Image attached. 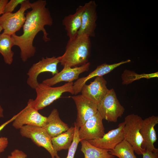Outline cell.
I'll return each mask as SVG.
<instances>
[{
  "mask_svg": "<svg viewBox=\"0 0 158 158\" xmlns=\"http://www.w3.org/2000/svg\"><path fill=\"white\" fill-rule=\"evenodd\" d=\"M47 4L44 0H38L31 3L32 10L26 13L23 34L20 36L16 34L11 35L14 45L18 46L20 49V58L23 62L34 56L36 48L33 45V42L39 32H42L44 41L50 40L44 26H51L53 20L49 8L46 7Z\"/></svg>",
  "mask_w": 158,
  "mask_h": 158,
  "instance_id": "1",
  "label": "cell"
},
{
  "mask_svg": "<svg viewBox=\"0 0 158 158\" xmlns=\"http://www.w3.org/2000/svg\"><path fill=\"white\" fill-rule=\"evenodd\" d=\"M91 48L90 37L86 34L77 35L69 39L64 53L58 56L63 67H74L88 62Z\"/></svg>",
  "mask_w": 158,
  "mask_h": 158,
  "instance_id": "2",
  "label": "cell"
},
{
  "mask_svg": "<svg viewBox=\"0 0 158 158\" xmlns=\"http://www.w3.org/2000/svg\"><path fill=\"white\" fill-rule=\"evenodd\" d=\"M73 82H68L61 86L52 87L42 83L35 89L37 94L32 105L36 110L42 109L59 98L62 94L69 92L74 95Z\"/></svg>",
  "mask_w": 158,
  "mask_h": 158,
  "instance_id": "3",
  "label": "cell"
},
{
  "mask_svg": "<svg viewBox=\"0 0 158 158\" xmlns=\"http://www.w3.org/2000/svg\"><path fill=\"white\" fill-rule=\"evenodd\" d=\"M143 119L137 114H131L124 118V140L132 147L134 152L142 155L145 150L142 148L143 139L140 132Z\"/></svg>",
  "mask_w": 158,
  "mask_h": 158,
  "instance_id": "4",
  "label": "cell"
},
{
  "mask_svg": "<svg viewBox=\"0 0 158 158\" xmlns=\"http://www.w3.org/2000/svg\"><path fill=\"white\" fill-rule=\"evenodd\" d=\"M97 111L103 119L116 122L121 117L125 108L118 100L114 90H109L106 95L97 104Z\"/></svg>",
  "mask_w": 158,
  "mask_h": 158,
  "instance_id": "5",
  "label": "cell"
},
{
  "mask_svg": "<svg viewBox=\"0 0 158 158\" xmlns=\"http://www.w3.org/2000/svg\"><path fill=\"white\" fill-rule=\"evenodd\" d=\"M30 8L31 3L28 0H25L16 12L4 13L1 15L0 26L4 30L2 33L11 36L20 30L25 20V11Z\"/></svg>",
  "mask_w": 158,
  "mask_h": 158,
  "instance_id": "6",
  "label": "cell"
},
{
  "mask_svg": "<svg viewBox=\"0 0 158 158\" xmlns=\"http://www.w3.org/2000/svg\"><path fill=\"white\" fill-rule=\"evenodd\" d=\"M20 133L22 136L30 139L38 147L45 148L50 153L51 158L59 156L57 152L53 147L51 138L42 127L25 125L20 129Z\"/></svg>",
  "mask_w": 158,
  "mask_h": 158,
  "instance_id": "7",
  "label": "cell"
},
{
  "mask_svg": "<svg viewBox=\"0 0 158 158\" xmlns=\"http://www.w3.org/2000/svg\"><path fill=\"white\" fill-rule=\"evenodd\" d=\"M59 63L58 57H42L41 60L34 63L29 69L27 73L28 85L31 88L35 89L39 83L37 80L38 75L45 72H50L53 76L59 72L57 68Z\"/></svg>",
  "mask_w": 158,
  "mask_h": 158,
  "instance_id": "8",
  "label": "cell"
},
{
  "mask_svg": "<svg viewBox=\"0 0 158 158\" xmlns=\"http://www.w3.org/2000/svg\"><path fill=\"white\" fill-rule=\"evenodd\" d=\"M33 99H29L26 107L18 114L13 121L12 126L16 129H20L26 125L42 127L47 117L40 114L32 105Z\"/></svg>",
  "mask_w": 158,
  "mask_h": 158,
  "instance_id": "9",
  "label": "cell"
},
{
  "mask_svg": "<svg viewBox=\"0 0 158 158\" xmlns=\"http://www.w3.org/2000/svg\"><path fill=\"white\" fill-rule=\"evenodd\" d=\"M103 119L98 111L88 119L79 129L81 140H94L102 138L105 133Z\"/></svg>",
  "mask_w": 158,
  "mask_h": 158,
  "instance_id": "10",
  "label": "cell"
},
{
  "mask_svg": "<svg viewBox=\"0 0 158 158\" xmlns=\"http://www.w3.org/2000/svg\"><path fill=\"white\" fill-rule=\"evenodd\" d=\"M83 6L81 25L77 35L86 34L90 37H94L97 18V5L95 1L91 0L85 3Z\"/></svg>",
  "mask_w": 158,
  "mask_h": 158,
  "instance_id": "11",
  "label": "cell"
},
{
  "mask_svg": "<svg viewBox=\"0 0 158 158\" xmlns=\"http://www.w3.org/2000/svg\"><path fill=\"white\" fill-rule=\"evenodd\" d=\"M107 84L103 76L96 77L89 84L83 85L81 90V95L97 104L109 90Z\"/></svg>",
  "mask_w": 158,
  "mask_h": 158,
  "instance_id": "12",
  "label": "cell"
},
{
  "mask_svg": "<svg viewBox=\"0 0 158 158\" xmlns=\"http://www.w3.org/2000/svg\"><path fill=\"white\" fill-rule=\"evenodd\" d=\"M76 106L77 114L76 124L79 128L97 112V104L82 95L71 97Z\"/></svg>",
  "mask_w": 158,
  "mask_h": 158,
  "instance_id": "13",
  "label": "cell"
},
{
  "mask_svg": "<svg viewBox=\"0 0 158 158\" xmlns=\"http://www.w3.org/2000/svg\"><path fill=\"white\" fill-rule=\"evenodd\" d=\"M124 122L119 124L118 127L105 133L99 138L87 140L92 145L102 149L111 150L124 140Z\"/></svg>",
  "mask_w": 158,
  "mask_h": 158,
  "instance_id": "14",
  "label": "cell"
},
{
  "mask_svg": "<svg viewBox=\"0 0 158 158\" xmlns=\"http://www.w3.org/2000/svg\"><path fill=\"white\" fill-rule=\"evenodd\" d=\"M158 123V116L154 115L143 119L140 132L143 139L142 148L153 152H158L154 144L157 140L154 127Z\"/></svg>",
  "mask_w": 158,
  "mask_h": 158,
  "instance_id": "15",
  "label": "cell"
},
{
  "mask_svg": "<svg viewBox=\"0 0 158 158\" xmlns=\"http://www.w3.org/2000/svg\"><path fill=\"white\" fill-rule=\"evenodd\" d=\"M90 65V63L88 62L78 67H63L61 71L53 77L43 80L42 83L52 86L61 82L67 83L73 82L79 78V75L81 73L88 71L89 69Z\"/></svg>",
  "mask_w": 158,
  "mask_h": 158,
  "instance_id": "16",
  "label": "cell"
},
{
  "mask_svg": "<svg viewBox=\"0 0 158 158\" xmlns=\"http://www.w3.org/2000/svg\"><path fill=\"white\" fill-rule=\"evenodd\" d=\"M130 61V59H128L113 64H109L104 63L98 66L94 71L89 74L88 75L78 78L73 83L74 95H76L80 92L82 87L90 79L94 77L103 76L120 65Z\"/></svg>",
  "mask_w": 158,
  "mask_h": 158,
  "instance_id": "17",
  "label": "cell"
},
{
  "mask_svg": "<svg viewBox=\"0 0 158 158\" xmlns=\"http://www.w3.org/2000/svg\"><path fill=\"white\" fill-rule=\"evenodd\" d=\"M42 128L51 138L57 136L66 131L69 128L68 125L60 118L58 110L54 109L47 117Z\"/></svg>",
  "mask_w": 158,
  "mask_h": 158,
  "instance_id": "18",
  "label": "cell"
},
{
  "mask_svg": "<svg viewBox=\"0 0 158 158\" xmlns=\"http://www.w3.org/2000/svg\"><path fill=\"white\" fill-rule=\"evenodd\" d=\"M84 10L83 6H79L75 12L66 16L62 20L69 39H73L77 35L82 24V16Z\"/></svg>",
  "mask_w": 158,
  "mask_h": 158,
  "instance_id": "19",
  "label": "cell"
},
{
  "mask_svg": "<svg viewBox=\"0 0 158 158\" xmlns=\"http://www.w3.org/2000/svg\"><path fill=\"white\" fill-rule=\"evenodd\" d=\"M80 142V150L83 153L84 158H114L115 156L110 152V150L96 147L90 143L87 140L82 139Z\"/></svg>",
  "mask_w": 158,
  "mask_h": 158,
  "instance_id": "20",
  "label": "cell"
},
{
  "mask_svg": "<svg viewBox=\"0 0 158 158\" xmlns=\"http://www.w3.org/2000/svg\"><path fill=\"white\" fill-rule=\"evenodd\" d=\"M74 127L71 126L59 135L51 138L54 149L57 152L68 149L73 142L74 134Z\"/></svg>",
  "mask_w": 158,
  "mask_h": 158,
  "instance_id": "21",
  "label": "cell"
},
{
  "mask_svg": "<svg viewBox=\"0 0 158 158\" xmlns=\"http://www.w3.org/2000/svg\"><path fill=\"white\" fill-rule=\"evenodd\" d=\"M14 46L11 36L2 33L0 34V53L6 63L10 65L13 62L14 52L12 47Z\"/></svg>",
  "mask_w": 158,
  "mask_h": 158,
  "instance_id": "22",
  "label": "cell"
},
{
  "mask_svg": "<svg viewBox=\"0 0 158 158\" xmlns=\"http://www.w3.org/2000/svg\"><path fill=\"white\" fill-rule=\"evenodd\" d=\"M134 152L132 146L124 140L110 151L112 155L119 158H137Z\"/></svg>",
  "mask_w": 158,
  "mask_h": 158,
  "instance_id": "23",
  "label": "cell"
},
{
  "mask_svg": "<svg viewBox=\"0 0 158 158\" xmlns=\"http://www.w3.org/2000/svg\"><path fill=\"white\" fill-rule=\"evenodd\" d=\"M158 72L150 74H139L134 72L126 70L122 75V84L127 85L132 83L135 80L141 78H145L149 79L151 78L158 77Z\"/></svg>",
  "mask_w": 158,
  "mask_h": 158,
  "instance_id": "24",
  "label": "cell"
},
{
  "mask_svg": "<svg viewBox=\"0 0 158 158\" xmlns=\"http://www.w3.org/2000/svg\"><path fill=\"white\" fill-rule=\"evenodd\" d=\"M74 125L75 131L73 139L71 145L68 149V153L66 158H74L78 144L81 140L78 134L79 128L76 124L75 122Z\"/></svg>",
  "mask_w": 158,
  "mask_h": 158,
  "instance_id": "25",
  "label": "cell"
},
{
  "mask_svg": "<svg viewBox=\"0 0 158 158\" xmlns=\"http://www.w3.org/2000/svg\"><path fill=\"white\" fill-rule=\"evenodd\" d=\"M16 116V115L11 118L0 126V132L8 124L13 121ZM8 143V138L6 137L0 138V153L4 152Z\"/></svg>",
  "mask_w": 158,
  "mask_h": 158,
  "instance_id": "26",
  "label": "cell"
},
{
  "mask_svg": "<svg viewBox=\"0 0 158 158\" xmlns=\"http://www.w3.org/2000/svg\"><path fill=\"white\" fill-rule=\"evenodd\" d=\"M25 0H11L5 6L4 13H12L16 7L23 2Z\"/></svg>",
  "mask_w": 158,
  "mask_h": 158,
  "instance_id": "27",
  "label": "cell"
},
{
  "mask_svg": "<svg viewBox=\"0 0 158 158\" xmlns=\"http://www.w3.org/2000/svg\"><path fill=\"white\" fill-rule=\"evenodd\" d=\"M27 154L21 150L15 149L11 153V155L7 158H26Z\"/></svg>",
  "mask_w": 158,
  "mask_h": 158,
  "instance_id": "28",
  "label": "cell"
},
{
  "mask_svg": "<svg viewBox=\"0 0 158 158\" xmlns=\"http://www.w3.org/2000/svg\"><path fill=\"white\" fill-rule=\"evenodd\" d=\"M143 158H158V152H153L145 150L142 154Z\"/></svg>",
  "mask_w": 158,
  "mask_h": 158,
  "instance_id": "29",
  "label": "cell"
},
{
  "mask_svg": "<svg viewBox=\"0 0 158 158\" xmlns=\"http://www.w3.org/2000/svg\"><path fill=\"white\" fill-rule=\"evenodd\" d=\"M8 1V0H0V16L4 13L5 6Z\"/></svg>",
  "mask_w": 158,
  "mask_h": 158,
  "instance_id": "30",
  "label": "cell"
},
{
  "mask_svg": "<svg viewBox=\"0 0 158 158\" xmlns=\"http://www.w3.org/2000/svg\"><path fill=\"white\" fill-rule=\"evenodd\" d=\"M3 109L0 105V118L3 117L4 114H3Z\"/></svg>",
  "mask_w": 158,
  "mask_h": 158,
  "instance_id": "31",
  "label": "cell"
},
{
  "mask_svg": "<svg viewBox=\"0 0 158 158\" xmlns=\"http://www.w3.org/2000/svg\"><path fill=\"white\" fill-rule=\"evenodd\" d=\"M3 30L2 28L0 26V34L1 31Z\"/></svg>",
  "mask_w": 158,
  "mask_h": 158,
  "instance_id": "32",
  "label": "cell"
},
{
  "mask_svg": "<svg viewBox=\"0 0 158 158\" xmlns=\"http://www.w3.org/2000/svg\"><path fill=\"white\" fill-rule=\"evenodd\" d=\"M56 158H60V157L59 156L56 157Z\"/></svg>",
  "mask_w": 158,
  "mask_h": 158,
  "instance_id": "33",
  "label": "cell"
},
{
  "mask_svg": "<svg viewBox=\"0 0 158 158\" xmlns=\"http://www.w3.org/2000/svg\"></svg>",
  "mask_w": 158,
  "mask_h": 158,
  "instance_id": "34",
  "label": "cell"
}]
</instances>
